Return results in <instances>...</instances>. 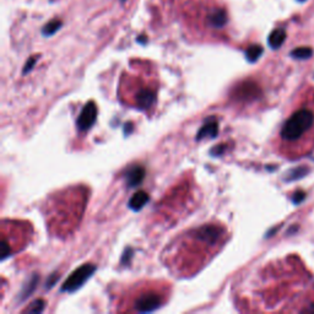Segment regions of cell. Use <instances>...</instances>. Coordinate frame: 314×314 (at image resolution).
Instances as JSON below:
<instances>
[{"mask_svg": "<svg viewBox=\"0 0 314 314\" xmlns=\"http://www.w3.org/2000/svg\"><path fill=\"white\" fill-rule=\"evenodd\" d=\"M280 138L301 152L309 151L314 144V100H307L282 125Z\"/></svg>", "mask_w": 314, "mask_h": 314, "instance_id": "obj_1", "label": "cell"}, {"mask_svg": "<svg viewBox=\"0 0 314 314\" xmlns=\"http://www.w3.org/2000/svg\"><path fill=\"white\" fill-rule=\"evenodd\" d=\"M95 271L96 267L93 264H84L83 267L78 268L64 281L63 286H61V292L73 293L75 291H78L79 288L84 286L85 282L93 275Z\"/></svg>", "mask_w": 314, "mask_h": 314, "instance_id": "obj_2", "label": "cell"}, {"mask_svg": "<svg viewBox=\"0 0 314 314\" xmlns=\"http://www.w3.org/2000/svg\"><path fill=\"white\" fill-rule=\"evenodd\" d=\"M96 118H97V106L93 101L87 102L84 106L83 111L79 114L76 127L80 132H86L96 123Z\"/></svg>", "mask_w": 314, "mask_h": 314, "instance_id": "obj_3", "label": "cell"}, {"mask_svg": "<svg viewBox=\"0 0 314 314\" xmlns=\"http://www.w3.org/2000/svg\"><path fill=\"white\" fill-rule=\"evenodd\" d=\"M161 304H162V297L158 295V293L148 292L143 293L135 301V309L139 313H150L156 310L157 308H160Z\"/></svg>", "mask_w": 314, "mask_h": 314, "instance_id": "obj_4", "label": "cell"}, {"mask_svg": "<svg viewBox=\"0 0 314 314\" xmlns=\"http://www.w3.org/2000/svg\"><path fill=\"white\" fill-rule=\"evenodd\" d=\"M223 234V228L216 225H205L194 231L195 238L206 244H215Z\"/></svg>", "mask_w": 314, "mask_h": 314, "instance_id": "obj_5", "label": "cell"}, {"mask_svg": "<svg viewBox=\"0 0 314 314\" xmlns=\"http://www.w3.org/2000/svg\"><path fill=\"white\" fill-rule=\"evenodd\" d=\"M146 171L143 166H134L132 168L128 169L125 173V179L127 184L130 188H134V186L140 185L143 183L144 178H145Z\"/></svg>", "mask_w": 314, "mask_h": 314, "instance_id": "obj_6", "label": "cell"}, {"mask_svg": "<svg viewBox=\"0 0 314 314\" xmlns=\"http://www.w3.org/2000/svg\"><path fill=\"white\" fill-rule=\"evenodd\" d=\"M217 135H219V121L211 118V119L205 121L204 125L200 128L199 133L197 134V140L200 141L205 138L215 139Z\"/></svg>", "mask_w": 314, "mask_h": 314, "instance_id": "obj_7", "label": "cell"}, {"mask_svg": "<svg viewBox=\"0 0 314 314\" xmlns=\"http://www.w3.org/2000/svg\"><path fill=\"white\" fill-rule=\"evenodd\" d=\"M156 102V93L150 89H144L137 95V104L140 109H149Z\"/></svg>", "mask_w": 314, "mask_h": 314, "instance_id": "obj_8", "label": "cell"}, {"mask_svg": "<svg viewBox=\"0 0 314 314\" xmlns=\"http://www.w3.org/2000/svg\"><path fill=\"white\" fill-rule=\"evenodd\" d=\"M227 13L223 9H216L208 15V24L210 27L222 28L227 24Z\"/></svg>", "mask_w": 314, "mask_h": 314, "instance_id": "obj_9", "label": "cell"}, {"mask_svg": "<svg viewBox=\"0 0 314 314\" xmlns=\"http://www.w3.org/2000/svg\"><path fill=\"white\" fill-rule=\"evenodd\" d=\"M148 202H149V194L144 191H139L130 198L128 205L133 211H139L144 208V205Z\"/></svg>", "mask_w": 314, "mask_h": 314, "instance_id": "obj_10", "label": "cell"}, {"mask_svg": "<svg viewBox=\"0 0 314 314\" xmlns=\"http://www.w3.org/2000/svg\"><path fill=\"white\" fill-rule=\"evenodd\" d=\"M38 280H39V277H38L37 274H33V275L27 280V282L24 285L22 290L20 291L18 301H20V302L25 301V299H26L27 297L36 290V287H37V284H38Z\"/></svg>", "mask_w": 314, "mask_h": 314, "instance_id": "obj_11", "label": "cell"}, {"mask_svg": "<svg viewBox=\"0 0 314 314\" xmlns=\"http://www.w3.org/2000/svg\"><path fill=\"white\" fill-rule=\"evenodd\" d=\"M285 39H286V32H285L284 28H276L269 36V46L273 49H277V48L282 46Z\"/></svg>", "mask_w": 314, "mask_h": 314, "instance_id": "obj_12", "label": "cell"}, {"mask_svg": "<svg viewBox=\"0 0 314 314\" xmlns=\"http://www.w3.org/2000/svg\"><path fill=\"white\" fill-rule=\"evenodd\" d=\"M61 26H63V22H61L60 20H52V21L47 22L43 26V28H42V35H43L44 37L53 36L56 31L60 30Z\"/></svg>", "mask_w": 314, "mask_h": 314, "instance_id": "obj_13", "label": "cell"}, {"mask_svg": "<svg viewBox=\"0 0 314 314\" xmlns=\"http://www.w3.org/2000/svg\"><path fill=\"white\" fill-rule=\"evenodd\" d=\"M263 54V47L258 46V44H253V46L248 47V49L245 50V58L250 63H254L262 56Z\"/></svg>", "mask_w": 314, "mask_h": 314, "instance_id": "obj_14", "label": "cell"}, {"mask_svg": "<svg viewBox=\"0 0 314 314\" xmlns=\"http://www.w3.org/2000/svg\"><path fill=\"white\" fill-rule=\"evenodd\" d=\"M44 307H46V302L43 299H36L33 301L32 303L30 304V307L25 309V312L27 313H42L44 310Z\"/></svg>", "mask_w": 314, "mask_h": 314, "instance_id": "obj_15", "label": "cell"}, {"mask_svg": "<svg viewBox=\"0 0 314 314\" xmlns=\"http://www.w3.org/2000/svg\"><path fill=\"white\" fill-rule=\"evenodd\" d=\"M312 53H313V50L310 49V48L301 47V48H296V49L291 53V55L296 59H307L312 55Z\"/></svg>", "mask_w": 314, "mask_h": 314, "instance_id": "obj_16", "label": "cell"}, {"mask_svg": "<svg viewBox=\"0 0 314 314\" xmlns=\"http://www.w3.org/2000/svg\"><path fill=\"white\" fill-rule=\"evenodd\" d=\"M36 61H37V56H31V58L28 59V60L26 61V64H25L24 70H22V73H24V75H25V74H27V73H30L31 70L33 69V67H35Z\"/></svg>", "mask_w": 314, "mask_h": 314, "instance_id": "obj_17", "label": "cell"}, {"mask_svg": "<svg viewBox=\"0 0 314 314\" xmlns=\"http://www.w3.org/2000/svg\"><path fill=\"white\" fill-rule=\"evenodd\" d=\"M0 256H2V260H5L10 256V245L8 244L7 240H3L2 243V250H0Z\"/></svg>", "mask_w": 314, "mask_h": 314, "instance_id": "obj_18", "label": "cell"}, {"mask_svg": "<svg viewBox=\"0 0 314 314\" xmlns=\"http://www.w3.org/2000/svg\"><path fill=\"white\" fill-rule=\"evenodd\" d=\"M226 151V145L225 144H220V145L215 146V148L211 150L210 151V155L211 156H221V155L223 154V152Z\"/></svg>", "mask_w": 314, "mask_h": 314, "instance_id": "obj_19", "label": "cell"}, {"mask_svg": "<svg viewBox=\"0 0 314 314\" xmlns=\"http://www.w3.org/2000/svg\"><path fill=\"white\" fill-rule=\"evenodd\" d=\"M58 280H59V275L56 273H53L52 275H49V277H48L47 281H46V288H47V290H48V288H52L53 286H54Z\"/></svg>", "mask_w": 314, "mask_h": 314, "instance_id": "obj_20", "label": "cell"}, {"mask_svg": "<svg viewBox=\"0 0 314 314\" xmlns=\"http://www.w3.org/2000/svg\"><path fill=\"white\" fill-rule=\"evenodd\" d=\"M132 257H133V249L132 248H127L125 252H124L123 257H121L120 263L121 264H127V263H129V260L132 259Z\"/></svg>", "mask_w": 314, "mask_h": 314, "instance_id": "obj_21", "label": "cell"}, {"mask_svg": "<svg viewBox=\"0 0 314 314\" xmlns=\"http://www.w3.org/2000/svg\"><path fill=\"white\" fill-rule=\"evenodd\" d=\"M138 42H140V43H146V37H144V36H141V37L138 38Z\"/></svg>", "mask_w": 314, "mask_h": 314, "instance_id": "obj_22", "label": "cell"}, {"mask_svg": "<svg viewBox=\"0 0 314 314\" xmlns=\"http://www.w3.org/2000/svg\"><path fill=\"white\" fill-rule=\"evenodd\" d=\"M297 2H299V3H304V2H307V0H297Z\"/></svg>", "mask_w": 314, "mask_h": 314, "instance_id": "obj_23", "label": "cell"}, {"mask_svg": "<svg viewBox=\"0 0 314 314\" xmlns=\"http://www.w3.org/2000/svg\"><path fill=\"white\" fill-rule=\"evenodd\" d=\"M119 2H120V3H125L127 0H119Z\"/></svg>", "mask_w": 314, "mask_h": 314, "instance_id": "obj_24", "label": "cell"}]
</instances>
